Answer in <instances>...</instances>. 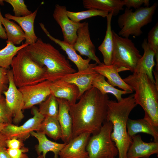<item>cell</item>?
<instances>
[{
	"label": "cell",
	"mask_w": 158,
	"mask_h": 158,
	"mask_svg": "<svg viewBox=\"0 0 158 158\" xmlns=\"http://www.w3.org/2000/svg\"><path fill=\"white\" fill-rule=\"evenodd\" d=\"M8 87L3 93L12 115L13 121L15 124H18L24 117L22 111L24 104V99L21 92L14 84L11 69L8 70Z\"/></svg>",
	"instance_id": "30bf717a"
},
{
	"label": "cell",
	"mask_w": 158,
	"mask_h": 158,
	"mask_svg": "<svg viewBox=\"0 0 158 158\" xmlns=\"http://www.w3.org/2000/svg\"><path fill=\"white\" fill-rule=\"evenodd\" d=\"M50 89L56 98L66 99L69 104L75 103L78 100L79 90L74 84L59 79L51 82Z\"/></svg>",
	"instance_id": "d6986e66"
},
{
	"label": "cell",
	"mask_w": 158,
	"mask_h": 158,
	"mask_svg": "<svg viewBox=\"0 0 158 158\" xmlns=\"http://www.w3.org/2000/svg\"><path fill=\"white\" fill-rule=\"evenodd\" d=\"M7 152L11 158H28L25 153L28 151L26 147L19 149H7Z\"/></svg>",
	"instance_id": "d590c367"
},
{
	"label": "cell",
	"mask_w": 158,
	"mask_h": 158,
	"mask_svg": "<svg viewBox=\"0 0 158 158\" xmlns=\"http://www.w3.org/2000/svg\"><path fill=\"white\" fill-rule=\"evenodd\" d=\"M147 42L155 53L156 70L158 71V23L157 22L149 32Z\"/></svg>",
	"instance_id": "d6a6232c"
},
{
	"label": "cell",
	"mask_w": 158,
	"mask_h": 158,
	"mask_svg": "<svg viewBox=\"0 0 158 158\" xmlns=\"http://www.w3.org/2000/svg\"><path fill=\"white\" fill-rule=\"evenodd\" d=\"M131 143L127 153V158H149L158 153V142L143 141L140 135L131 137Z\"/></svg>",
	"instance_id": "2e32d148"
},
{
	"label": "cell",
	"mask_w": 158,
	"mask_h": 158,
	"mask_svg": "<svg viewBox=\"0 0 158 158\" xmlns=\"http://www.w3.org/2000/svg\"><path fill=\"white\" fill-rule=\"evenodd\" d=\"M6 145L8 148L11 149H19L23 147L22 141L15 138L7 140Z\"/></svg>",
	"instance_id": "f35d334b"
},
{
	"label": "cell",
	"mask_w": 158,
	"mask_h": 158,
	"mask_svg": "<svg viewBox=\"0 0 158 158\" xmlns=\"http://www.w3.org/2000/svg\"><path fill=\"white\" fill-rule=\"evenodd\" d=\"M77 103L69 104L73 121L72 139L85 132L93 135L100 130L106 120L109 97L92 86Z\"/></svg>",
	"instance_id": "6da1fadb"
},
{
	"label": "cell",
	"mask_w": 158,
	"mask_h": 158,
	"mask_svg": "<svg viewBox=\"0 0 158 158\" xmlns=\"http://www.w3.org/2000/svg\"><path fill=\"white\" fill-rule=\"evenodd\" d=\"M92 85L103 94L108 93L112 94L118 102L121 101L122 99V95L129 93L127 92L115 88L106 81L104 76L99 74L92 81Z\"/></svg>",
	"instance_id": "f1b7e54d"
},
{
	"label": "cell",
	"mask_w": 158,
	"mask_h": 158,
	"mask_svg": "<svg viewBox=\"0 0 158 158\" xmlns=\"http://www.w3.org/2000/svg\"><path fill=\"white\" fill-rule=\"evenodd\" d=\"M11 66L13 81L18 88L47 80V70L35 62L23 48L13 58Z\"/></svg>",
	"instance_id": "5b68a950"
},
{
	"label": "cell",
	"mask_w": 158,
	"mask_h": 158,
	"mask_svg": "<svg viewBox=\"0 0 158 158\" xmlns=\"http://www.w3.org/2000/svg\"><path fill=\"white\" fill-rule=\"evenodd\" d=\"M113 37L111 64L117 67L118 72L130 71L133 73L142 56L129 38L119 36L113 30Z\"/></svg>",
	"instance_id": "52a82bcc"
},
{
	"label": "cell",
	"mask_w": 158,
	"mask_h": 158,
	"mask_svg": "<svg viewBox=\"0 0 158 158\" xmlns=\"http://www.w3.org/2000/svg\"><path fill=\"white\" fill-rule=\"evenodd\" d=\"M153 72L155 76V85L158 88V71L155 70L153 71Z\"/></svg>",
	"instance_id": "7bdbcfd3"
},
{
	"label": "cell",
	"mask_w": 158,
	"mask_h": 158,
	"mask_svg": "<svg viewBox=\"0 0 158 158\" xmlns=\"http://www.w3.org/2000/svg\"><path fill=\"white\" fill-rule=\"evenodd\" d=\"M8 139L6 136L2 132H0V147H6V142Z\"/></svg>",
	"instance_id": "60d3db41"
},
{
	"label": "cell",
	"mask_w": 158,
	"mask_h": 158,
	"mask_svg": "<svg viewBox=\"0 0 158 158\" xmlns=\"http://www.w3.org/2000/svg\"><path fill=\"white\" fill-rule=\"evenodd\" d=\"M13 117L7 105L5 97L0 95V122L4 123L11 124Z\"/></svg>",
	"instance_id": "e575fe53"
},
{
	"label": "cell",
	"mask_w": 158,
	"mask_h": 158,
	"mask_svg": "<svg viewBox=\"0 0 158 158\" xmlns=\"http://www.w3.org/2000/svg\"><path fill=\"white\" fill-rule=\"evenodd\" d=\"M8 124L2 123L0 122V132L2 131L4 128Z\"/></svg>",
	"instance_id": "ee69618b"
},
{
	"label": "cell",
	"mask_w": 158,
	"mask_h": 158,
	"mask_svg": "<svg viewBox=\"0 0 158 158\" xmlns=\"http://www.w3.org/2000/svg\"><path fill=\"white\" fill-rule=\"evenodd\" d=\"M8 70L0 67V95L2 94L8 88L7 86L9 84L8 76Z\"/></svg>",
	"instance_id": "74e56055"
},
{
	"label": "cell",
	"mask_w": 158,
	"mask_h": 158,
	"mask_svg": "<svg viewBox=\"0 0 158 158\" xmlns=\"http://www.w3.org/2000/svg\"><path fill=\"white\" fill-rule=\"evenodd\" d=\"M122 2L124 6H125L126 8L130 9L133 7L137 9L141 7L143 4L146 7H149L150 1L149 0H123Z\"/></svg>",
	"instance_id": "8d00e7d4"
},
{
	"label": "cell",
	"mask_w": 158,
	"mask_h": 158,
	"mask_svg": "<svg viewBox=\"0 0 158 158\" xmlns=\"http://www.w3.org/2000/svg\"><path fill=\"white\" fill-rule=\"evenodd\" d=\"M91 135L83 133L71 139L60 152V158H88L86 147Z\"/></svg>",
	"instance_id": "9a60e30c"
},
{
	"label": "cell",
	"mask_w": 158,
	"mask_h": 158,
	"mask_svg": "<svg viewBox=\"0 0 158 158\" xmlns=\"http://www.w3.org/2000/svg\"><path fill=\"white\" fill-rule=\"evenodd\" d=\"M30 135L37 139L38 144L36 147V151L38 155L42 153L43 158H46V154L49 152L54 153V158H58L60 152L66 144L51 141L47 139L44 133L40 131H32Z\"/></svg>",
	"instance_id": "603a6c76"
},
{
	"label": "cell",
	"mask_w": 158,
	"mask_h": 158,
	"mask_svg": "<svg viewBox=\"0 0 158 158\" xmlns=\"http://www.w3.org/2000/svg\"><path fill=\"white\" fill-rule=\"evenodd\" d=\"M52 81L45 80L38 83L18 88L24 101L23 109L40 104L51 94L50 86Z\"/></svg>",
	"instance_id": "7c38bea8"
},
{
	"label": "cell",
	"mask_w": 158,
	"mask_h": 158,
	"mask_svg": "<svg viewBox=\"0 0 158 158\" xmlns=\"http://www.w3.org/2000/svg\"><path fill=\"white\" fill-rule=\"evenodd\" d=\"M38 8L30 14L25 16L17 17L9 13L5 14V18L13 20L18 23L24 31L25 36V43L29 44L35 43L38 37L36 35L34 29V23Z\"/></svg>",
	"instance_id": "44dd1931"
},
{
	"label": "cell",
	"mask_w": 158,
	"mask_h": 158,
	"mask_svg": "<svg viewBox=\"0 0 158 158\" xmlns=\"http://www.w3.org/2000/svg\"><path fill=\"white\" fill-rule=\"evenodd\" d=\"M38 110L44 117L57 118L59 105L56 98L51 94L44 101L40 104Z\"/></svg>",
	"instance_id": "4dcf8cb0"
},
{
	"label": "cell",
	"mask_w": 158,
	"mask_h": 158,
	"mask_svg": "<svg viewBox=\"0 0 158 158\" xmlns=\"http://www.w3.org/2000/svg\"><path fill=\"white\" fill-rule=\"evenodd\" d=\"M93 68L97 73L106 78L107 79V82L113 86L118 87L129 93L133 92L132 89L119 75L118 68L116 65H107L102 63L96 65Z\"/></svg>",
	"instance_id": "ffe728a7"
},
{
	"label": "cell",
	"mask_w": 158,
	"mask_h": 158,
	"mask_svg": "<svg viewBox=\"0 0 158 158\" xmlns=\"http://www.w3.org/2000/svg\"><path fill=\"white\" fill-rule=\"evenodd\" d=\"M158 4L154 3L150 7H141L133 12L132 9L126 8L120 15L117 22L121 29L118 35L123 37L130 35L138 37L142 33V28L151 23Z\"/></svg>",
	"instance_id": "8992f818"
},
{
	"label": "cell",
	"mask_w": 158,
	"mask_h": 158,
	"mask_svg": "<svg viewBox=\"0 0 158 158\" xmlns=\"http://www.w3.org/2000/svg\"><path fill=\"white\" fill-rule=\"evenodd\" d=\"M32 117L29 119L24 124L17 126L11 124H7L2 132L8 139L16 138L24 140L28 138L32 131H39L41 123L44 117L39 111L36 107L32 109Z\"/></svg>",
	"instance_id": "9c48e42d"
},
{
	"label": "cell",
	"mask_w": 158,
	"mask_h": 158,
	"mask_svg": "<svg viewBox=\"0 0 158 158\" xmlns=\"http://www.w3.org/2000/svg\"><path fill=\"white\" fill-rule=\"evenodd\" d=\"M3 0H0V4L1 5H4Z\"/></svg>",
	"instance_id": "f6af8a7d"
},
{
	"label": "cell",
	"mask_w": 158,
	"mask_h": 158,
	"mask_svg": "<svg viewBox=\"0 0 158 158\" xmlns=\"http://www.w3.org/2000/svg\"><path fill=\"white\" fill-rule=\"evenodd\" d=\"M59 105L57 119L62 133L61 138L64 143L67 144L72 139L73 121L69 111V103L63 99L56 98Z\"/></svg>",
	"instance_id": "ac0fdd59"
},
{
	"label": "cell",
	"mask_w": 158,
	"mask_h": 158,
	"mask_svg": "<svg viewBox=\"0 0 158 158\" xmlns=\"http://www.w3.org/2000/svg\"><path fill=\"white\" fill-rule=\"evenodd\" d=\"M109 13L107 11L95 9H89L77 12L66 11V14L69 18L75 22H80L82 20L94 16H99L106 18Z\"/></svg>",
	"instance_id": "1f68e13d"
},
{
	"label": "cell",
	"mask_w": 158,
	"mask_h": 158,
	"mask_svg": "<svg viewBox=\"0 0 158 158\" xmlns=\"http://www.w3.org/2000/svg\"><path fill=\"white\" fill-rule=\"evenodd\" d=\"M127 130L131 138L138 133H142L151 135L154 142H158V129L144 118L136 120L129 118L127 123Z\"/></svg>",
	"instance_id": "cb8c5ba5"
},
{
	"label": "cell",
	"mask_w": 158,
	"mask_h": 158,
	"mask_svg": "<svg viewBox=\"0 0 158 158\" xmlns=\"http://www.w3.org/2000/svg\"><path fill=\"white\" fill-rule=\"evenodd\" d=\"M0 158H11L7 152L6 147H0Z\"/></svg>",
	"instance_id": "b9f144b4"
},
{
	"label": "cell",
	"mask_w": 158,
	"mask_h": 158,
	"mask_svg": "<svg viewBox=\"0 0 158 158\" xmlns=\"http://www.w3.org/2000/svg\"><path fill=\"white\" fill-rule=\"evenodd\" d=\"M76 40L73 45L75 50L81 55L86 56L95 61L97 64H101L102 63L96 55L95 47L90 38L88 23H83L78 30Z\"/></svg>",
	"instance_id": "4fadbf2b"
},
{
	"label": "cell",
	"mask_w": 158,
	"mask_h": 158,
	"mask_svg": "<svg viewBox=\"0 0 158 158\" xmlns=\"http://www.w3.org/2000/svg\"><path fill=\"white\" fill-rule=\"evenodd\" d=\"M113 16L112 13H109L106 16L107 27L105 35L102 42L98 48L103 56V63L107 65L111 64L113 47V30L111 27Z\"/></svg>",
	"instance_id": "484cf974"
},
{
	"label": "cell",
	"mask_w": 158,
	"mask_h": 158,
	"mask_svg": "<svg viewBox=\"0 0 158 158\" xmlns=\"http://www.w3.org/2000/svg\"><path fill=\"white\" fill-rule=\"evenodd\" d=\"M83 3L85 8L107 11L113 16L117 15L123 10L124 5L121 0H83Z\"/></svg>",
	"instance_id": "d4e9b609"
},
{
	"label": "cell",
	"mask_w": 158,
	"mask_h": 158,
	"mask_svg": "<svg viewBox=\"0 0 158 158\" xmlns=\"http://www.w3.org/2000/svg\"><path fill=\"white\" fill-rule=\"evenodd\" d=\"M2 16L0 7V38L5 40L7 39V38L5 30L2 26V25L1 19Z\"/></svg>",
	"instance_id": "ab89813d"
},
{
	"label": "cell",
	"mask_w": 158,
	"mask_h": 158,
	"mask_svg": "<svg viewBox=\"0 0 158 158\" xmlns=\"http://www.w3.org/2000/svg\"><path fill=\"white\" fill-rule=\"evenodd\" d=\"M113 125L105 120L100 130L90 137L86 147L88 158H108L116 157L118 150L111 138Z\"/></svg>",
	"instance_id": "ba28073f"
},
{
	"label": "cell",
	"mask_w": 158,
	"mask_h": 158,
	"mask_svg": "<svg viewBox=\"0 0 158 158\" xmlns=\"http://www.w3.org/2000/svg\"><path fill=\"white\" fill-rule=\"evenodd\" d=\"M13 8L14 16L17 17L25 16L32 13L29 10L23 0H5Z\"/></svg>",
	"instance_id": "836d02e7"
},
{
	"label": "cell",
	"mask_w": 158,
	"mask_h": 158,
	"mask_svg": "<svg viewBox=\"0 0 158 158\" xmlns=\"http://www.w3.org/2000/svg\"><path fill=\"white\" fill-rule=\"evenodd\" d=\"M137 105L134 95L123 98L119 102L109 100L108 101L106 120L112 124L111 138L118 150V158H127L132 142L127 133V123L130 113Z\"/></svg>",
	"instance_id": "7a4b0ae2"
},
{
	"label": "cell",
	"mask_w": 158,
	"mask_h": 158,
	"mask_svg": "<svg viewBox=\"0 0 158 158\" xmlns=\"http://www.w3.org/2000/svg\"><path fill=\"white\" fill-rule=\"evenodd\" d=\"M37 158H43V157L42 155L41 154L40 155H38V156Z\"/></svg>",
	"instance_id": "bcb514c9"
},
{
	"label": "cell",
	"mask_w": 158,
	"mask_h": 158,
	"mask_svg": "<svg viewBox=\"0 0 158 158\" xmlns=\"http://www.w3.org/2000/svg\"><path fill=\"white\" fill-rule=\"evenodd\" d=\"M116 158V157H110V158Z\"/></svg>",
	"instance_id": "7dc6e473"
},
{
	"label": "cell",
	"mask_w": 158,
	"mask_h": 158,
	"mask_svg": "<svg viewBox=\"0 0 158 158\" xmlns=\"http://www.w3.org/2000/svg\"><path fill=\"white\" fill-rule=\"evenodd\" d=\"M1 19L5 29L7 39L6 42H10L14 45H18L25 40V34L19 25L3 16Z\"/></svg>",
	"instance_id": "4316f807"
},
{
	"label": "cell",
	"mask_w": 158,
	"mask_h": 158,
	"mask_svg": "<svg viewBox=\"0 0 158 158\" xmlns=\"http://www.w3.org/2000/svg\"><path fill=\"white\" fill-rule=\"evenodd\" d=\"M6 46L0 50V67L9 69L13 58L20 49L29 44L24 43L16 46L10 42H6Z\"/></svg>",
	"instance_id": "f546056e"
},
{
	"label": "cell",
	"mask_w": 158,
	"mask_h": 158,
	"mask_svg": "<svg viewBox=\"0 0 158 158\" xmlns=\"http://www.w3.org/2000/svg\"><path fill=\"white\" fill-rule=\"evenodd\" d=\"M23 49L35 62L46 67L47 80L53 82L64 75L76 72L63 55L41 38H38L35 43Z\"/></svg>",
	"instance_id": "3957f363"
},
{
	"label": "cell",
	"mask_w": 158,
	"mask_h": 158,
	"mask_svg": "<svg viewBox=\"0 0 158 158\" xmlns=\"http://www.w3.org/2000/svg\"><path fill=\"white\" fill-rule=\"evenodd\" d=\"M67 10L65 6L56 4L53 16L61 28L63 41L73 45L77 37L78 30L83 23L75 22L71 20L67 15Z\"/></svg>",
	"instance_id": "8fae6325"
},
{
	"label": "cell",
	"mask_w": 158,
	"mask_h": 158,
	"mask_svg": "<svg viewBox=\"0 0 158 158\" xmlns=\"http://www.w3.org/2000/svg\"><path fill=\"white\" fill-rule=\"evenodd\" d=\"M97 65L96 63L90 64L85 70L64 75L59 79L74 84L78 87L79 90V100L85 92L92 87V81L98 74L93 68Z\"/></svg>",
	"instance_id": "5bb4252c"
},
{
	"label": "cell",
	"mask_w": 158,
	"mask_h": 158,
	"mask_svg": "<svg viewBox=\"0 0 158 158\" xmlns=\"http://www.w3.org/2000/svg\"><path fill=\"white\" fill-rule=\"evenodd\" d=\"M40 26L46 35L49 38L56 44H58L61 48L65 51L68 56V58L76 66L78 71H80L87 69L90 66V59H83L78 54L75 50L73 45L67 43L64 41L61 40L51 36L44 24L40 23Z\"/></svg>",
	"instance_id": "e0dca14e"
},
{
	"label": "cell",
	"mask_w": 158,
	"mask_h": 158,
	"mask_svg": "<svg viewBox=\"0 0 158 158\" xmlns=\"http://www.w3.org/2000/svg\"><path fill=\"white\" fill-rule=\"evenodd\" d=\"M39 131L57 140L61 138L62 133L57 118L45 117L42 122Z\"/></svg>",
	"instance_id": "83f0119b"
},
{
	"label": "cell",
	"mask_w": 158,
	"mask_h": 158,
	"mask_svg": "<svg viewBox=\"0 0 158 158\" xmlns=\"http://www.w3.org/2000/svg\"><path fill=\"white\" fill-rule=\"evenodd\" d=\"M123 80L135 91L134 97L144 111V118L158 129V88L155 84L142 73H133Z\"/></svg>",
	"instance_id": "277c9868"
},
{
	"label": "cell",
	"mask_w": 158,
	"mask_h": 158,
	"mask_svg": "<svg viewBox=\"0 0 158 158\" xmlns=\"http://www.w3.org/2000/svg\"><path fill=\"white\" fill-rule=\"evenodd\" d=\"M142 47L144 50V54L139 60L133 73H145L150 80L155 84L152 73L153 68L155 65L154 52L148 44L146 39H144Z\"/></svg>",
	"instance_id": "7402d4cb"
}]
</instances>
